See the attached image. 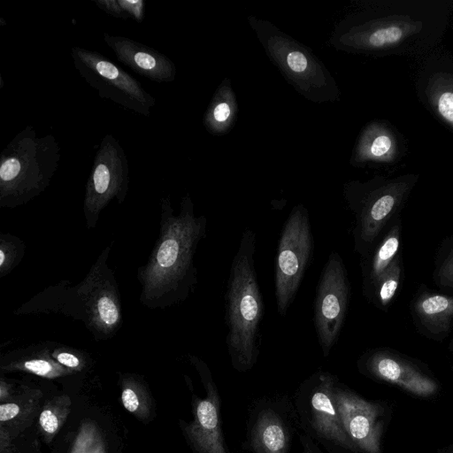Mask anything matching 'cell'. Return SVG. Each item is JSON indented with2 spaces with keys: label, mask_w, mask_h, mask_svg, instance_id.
I'll return each mask as SVG.
<instances>
[{
  "label": "cell",
  "mask_w": 453,
  "mask_h": 453,
  "mask_svg": "<svg viewBox=\"0 0 453 453\" xmlns=\"http://www.w3.org/2000/svg\"><path fill=\"white\" fill-rule=\"evenodd\" d=\"M134 61L141 68L145 70H150L156 65L154 58L144 52H137L134 55Z\"/></svg>",
  "instance_id": "83f0119b"
},
{
  "label": "cell",
  "mask_w": 453,
  "mask_h": 453,
  "mask_svg": "<svg viewBox=\"0 0 453 453\" xmlns=\"http://www.w3.org/2000/svg\"><path fill=\"white\" fill-rule=\"evenodd\" d=\"M12 386L4 379L0 381V401L5 403L12 399Z\"/></svg>",
  "instance_id": "4dcf8cb0"
},
{
  "label": "cell",
  "mask_w": 453,
  "mask_h": 453,
  "mask_svg": "<svg viewBox=\"0 0 453 453\" xmlns=\"http://www.w3.org/2000/svg\"><path fill=\"white\" fill-rule=\"evenodd\" d=\"M334 395L342 426L354 445L367 453H380V407L340 388H334Z\"/></svg>",
  "instance_id": "9c48e42d"
},
{
  "label": "cell",
  "mask_w": 453,
  "mask_h": 453,
  "mask_svg": "<svg viewBox=\"0 0 453 453\" xmlns=\"http://www.w3.org/2000/svg\"><path fill=\"white\" fill-rule=\"evenodd\" d=\"M334 380L322 374L311 399V420L315 429L322 436L354 449L355 445L348 436L341 421L334 395Z\"/></svg>",
  "instance_id": "8fae6325"
},
{
  "label": "cell",
  "mask_w": 453,
  "mask_h": 453,
  "mask_svg": "<svg viewBox=\"0 0 453 453\" xmlns=\"http://www.w3.org/2000/svg\"><path fill=\"white\" fill-rule=\"evenodd\" d=\"M204 216H196L190 201L179 214L169 203L162 204L159 235L145 265L137 269L140 303L150 310L179 304L194 292L197 270L194 257L206 234Z\"/></svg>",
  "instance_id": "6da1fadb"
},
{
  "label": "cell",
  "mask_w": 453,
  "mask_h": 453,
  "mask_svg": "<svg viewBox=\"0 0 453 453\" xmlns=\"http://www.w3.org/2000/svg\"><path fill=\"white\" fill-rule=\"evenodd\" d=\"M418 180V175L407 173L395 178H377L367 190L358 214L356 238L371 243L385 221L400 205Z\"/></svg>",
  "instance_id": "ba28073f"
},
{
  "label": "cell",
  "mask_w": 453,
  "mask_h": 453,
  "mask_svg": "<svg viewBox=\"0 0 453 453\" xmlns=\"http://www.w3.org/2000/svg\"><path fill=\"white\" fill-rule=\"evenodd\" d=\"M12 447L11 432L8 428L0 425V453H8Z\"/></svg>",
  "instance_id": "f1b7e54d"
},
{
  "label": "cell",
  "mask_w": 453,
  "mask_h": 453,
  "mask_svg": "<svg viewBox=\"0 0 453 453\" xmlns=\"http://www.w3.org/2000/svg\"><path fill=\"white\" fill-rule=\"evenodd\" d=\"M406 152L403 134L387 121H374L364 132L358 149L361 162L398 163Z\"/></svg>",
  "instance_id": "7c38bea8"
},
{
  "label": "cell",
  "mask_w": 453,
  "mask_h": 453,
  "mask_svg": "<svg viewBox=\"0 0 453 453\" xmlns=\"http://www.w3.org/2000/svg\"><path fill=\"white\" fill-rule=\"evenodd\" d=\"M207 396L196 403L194 420L185 432L199 453H226L219 416V400L214 388L208 383Z\"/></svg>",
  "instance_id": "30bf717a"
},
{
  "label": "cell",
  "mask_w": 453,
  "mask_h": 453,
  "mask_svg": "<svg viewBox=\"0 0 453 453\" xmlns=\"http://www.w3.org/2000/svg\"><path fill=\"white\" fill-rule=\"evenodd\" d=\"M213 115L217 121L226 120L230 116L229 105L226 103L219 104L214 109Z\"/></svg>",
  "instance_id": "f546056e"
},
{
  "label": "cell",
  "mask_w": 453,
  "mask_h": 453,
  "mask_svg": "<svg viewBox=\"0 0 453 453\" xmlns=\"http://www.w3.org/2000/svg\"><path fill=\"white\" fill-rule=\"evenodd\" d=\"M451 15H453V0H452V12Z\"/></svg>",
  "instance_id": "1f68e13d"
},
{
  "label": "cell",
  "mask_w": 453,
  "mask_h": 453,
  "mask_svg": "<svg viewBox=\"0 0 453 453\" xmlns=\"http://www.w3.org/2000/svg\"><path fill=\"white\" fill-rule=\"evenodd\" d=\"M121 382V402L124 408L140 419L148 418L151 404L149 392L144 385L130 374H125Z\"/></svg>",
  "instance_id": "e0dca14e"
},
{
  "label": "cell",
  "mask_w": 453,
  "mask_h": 453,
  "mask_svg": "<svg viewBox=\"0 0 453 453\" xmlns=\"http://www.w3.org/2000/svg\"><path fill=\"white\" fill-rule=\"evenodd\" d=\"M51 349L52 342H46L14 351L13 357L1 364V370L25 372L45 379H57L77 373L55 360Z\"/></svg>",
  "instance_id": "5bb4252c"
},
{
  "label": "cell",
  "mask_w": 453,
  "mask_h": 453,
  "mask_svg": "<svg viewBox=\"0 0 453 453\" xmlns=\"http://www.w3.org/2000/svg\"><path fill=\"white\" fill-rule=\"evenodd\" d=\"M400 269L395 262H392L384 273L376 281L378 284V296L384 305L388 303L394 296L399 282Z\"/></svg>",
  "instance_id": "603a6c76"
},
{
  "label": "cell",
  "mask_w": 453,
  "mask_h": 453,
  "mask_svg": "<svg viewBox=\"0 0 453 453\" xmlns=\"http://www.w3.org/2000/svg\"><path fill=\"white\" fill-rule=\"evenodd\" d=\"M20 163L18 159L11 157L4 161L0 168V177L4 181L14 180L20 171Z\"/></svg>",
  "instance_id": "484cf974"
},
{
  "label": "cell",
  "mask_w": 453,
  "mask_h": 453,
  "mask_svg": "<svg viewBox=\"0 0 453 453\" xmlns=\"http://www.w3.org/2000/svg\"><path fill=\"white\" fill-rule=\"evenodd\" d=\"M97 72L104 77L113 80L116 79L119 73L118 68L106 61H100L96 64Z\"/></svg>",
  "instance_id": "4316f807"
},
{
  "label": "cell",
  "mask_w": 453,
  "mask_h": 453,
  "mask_svg": "<svg viewBox=\"0 0 453 453\" xmlns=\"http://www.w3.org/2000/svg\"><path fill=\"white\" fill-rule=\"evenodd\" d=\"M69 453H107L105 439L94 421L81 423Z\"/></svg>",
  "instance_id": "ac0fdd59"
},
{
  "label": "cell",
  "mask_w": 453,
  "mask_h": 453,
  "mask_svg": "<svg viewBox=\"0 0 453 453\" xmlns=\"http://www.w3.org/2000/svg\"><path fill=\"white\" fill-rule=\"evenodd\" d=\"M419 312L428 318H438L440 314L453 312V300L434 295L423 299L418 306Z\"/></svg>",
  "instance_id": "cb8c5ba5"
},
{
  "label": "cell",
  "mask_w": 453,
  "mask_h": 453,
  "mask_svg": "<svg viewBox=\"0 0 453 453\" xmlns=\"http://www.w3.org/2000/svg\"><path fill=\"white\" fill-rule=\"evenodd\" d=\"M313 250L307 210L295 207L287 219L278 245L275 296L278 312L284 316L293 302Z\"/></svg>",
  "instance_id": "5b68a950"
},
{
  "label": "cell",
  "mask_w": 453,
  "mask_h": 453,
  "mask_svg": "<svg viewBox=\"0 0 453 453\" xmlns=\"http://www.w3.org/2000/svg\"><path fill=\"white\" fill-rule=\"evenodd\" d=\"M452 0H377L355 22L351 46L375 56L429 54L449 23Z\"/></svg>",
  "instance_id": "7a4b0ae2"
},
{
  "label": "cell",
  "mask_w": 453,
  "mask_h": 453,
  "mask_svg": "<svg viewBox=\"0 0 453 453\" xmlns=\"http://www.w3.org/2000/svg\"><path fill=\"white\" fill-rule=\"evenodd\" d=\"M72 400L61 395L48 401L40 415L39 426L44 438L50 441L65 424L71 412Z\"/></svg>",
  "instance_id": "2e32d148"
},
{
  "label": "cell",
  "mask_w": 453,
  "mask_h": 453,
  "mask_svg": "<svg viewBox=\"0 0 453 453\" xmlns=\"http://www.w3.org/2000/svg\"><path fill=\"white\" fill-rule=\"evenodd\" d=\"M349 297L343 261L338 253L332 252L321 272L314 303V326L325 356L338 340Z\"/></svg>",
  "instance_id": "8992f818"
},
{
  "label": "cell",
  "mask_w": 453,
  "mask_h": 453,
  "mask_svg": "<svg viewBox=\"0 0 453 453\" xmlns=\"http://www.w3.org/2000/svg\"><path fill=\"white\" fill-rule=\"evenodd\" d=\"M414 83L418 101L453 132V57L430 52L421 61Z\"/></svg>",
  "instance_id": "52a82bcc"
},
{
  "label": "cell",
  "mask_w": 453,
  "mask_h": 453,
  "mask_svg": "<svg viewBox=\"0 0 453 453\" xmlns=\"http://www.w3.org/2000/svg\"><path fill=\"white\" fill-rule=\"evenodd\" d=\"M111 243L106 246L83 280L76 285L62 280L35 294L15 315L60 314L83 323L96 341L109 340L123 324L120 292L109 265Z\"/></svg>",
  "instance_id": "3957f363"
},
{
  "label": "cell",
  "mask_w": 453,
  "mask_h": 453,
  "mask_svg": "<svg viewBox=\"0 0 453 453\" xmlns=\"http://www.w3.org/2000/svg\"><path fill=\"white\" fill-rule=\"evenodd\" d=\"M255 233H242L233 259L226 290V344L234 365L250 368L256 361L264 304L254 267Z\"/></svg>",
  "instance_id": "277c9868"
},
{
  "label": "cell",
  "mask_w": 453,
  "mask_h": 453,
  "mask_svg": "<svg viewBox=\"0 0 453 453\" xmlns=\"http://www.w3.org/2000/svg\"><path fill=\"white\" fill-rule=\"evenodd\" d=\"M369 369L378 378L410 393L427 397L437 391V384L408 363L384 353L369 359Z\"/></svg>",
  "instance_id": "4fadbf2b"
},
{
  "label": "cell",
  "mask_w": 453,
  "mask_h": 453,
  "mask_svg": "<svg viewBox=\"0 0 453 453\" xmlns=\"http://www.w3.org/2000/svg\"><path fill=\"white\" fill-rule=\"evenodd\" d=\"M51 355L60 365L75 372H82L88 365L86 352L65 344L52 342Z\"/></svg>",
  "instance_id": "7402d4cb"
},
{
  "label": "cell",
  "mask_w": 453,
  "mask_h": 453,
  "mask_svg": "<svg viewBox=\"0 0 453 453\" xmlns=\"http://www.w3.org/2000/svg\"><path fill=\"white\" fill-rule=\"evenodd\" d=\"M399 239L397 234L387 236L376 251L370 272L371 280L376 282L392 263V259L397 252Z\"/></svg>",
  "instance_id": "44dd1931"
},
{
  "label": "cell",
  "mask_w": 453,
  "mask_h": 453,
  "mask_svg": "<svg viewBox=\"0 0 453 453\" xmlns=\"http://www.w3.org/2000/svg\"><path fill=\"white\" fill-rule=\"evenodd\" d=\"M288 66L295 73H303L308 67V59L298 50L290 51L287 55Z\"/></svg>",
  "instance_id": "d4e9b609"
},
{
  "label": "cell",
  "mask_w": 453,
  "mask_h": 453,
  "mask_svg": "<svg viewBox=\"0 0 453 453\" xmlns=\"http://www.w3.org/2000/svg\"><path fill=\"white\" fill-rule=\"evenodd\" d=\"M37 392L35 390L29 398H12L5 403H2L0 405L1 425L12 424L16 419H27L38 403L37 400L40 396L35 394Z\"/></svg>",
  "instance_id": "ffe728a7"
},
{
  "label": "cell",
  "mask_w": 453,
  "mask_h": 453,
  "mask_svg": "<svg viewBox=\"0 0 453 453\" xmlns=\"http://www.w3.org/2000/svg\"><path fill=\"white\" fill-rule=\"evenodd\" d=\"M288 437L279 417L272 411L263 412L256 422L253 447L257 453H285Z\"/></svg>",
  "instance_id": "9a60e30c"
},
{
  "label": "cell",
  "mask_w": 453,
  "mask_h": 453,
  "mask_svg": "<svg viewBox=\"0 0 453 453\" xmlns=\"http://www.w3.org/2000/svg\"><path fill=\"white\" fill-rule=\"evenodd\" d=\"M26 243L10 233L0 234V278L10 274L22 261Z\"/></svg>",
  "instance_id": "d6986e66"
}]
</instances>
